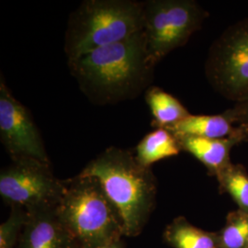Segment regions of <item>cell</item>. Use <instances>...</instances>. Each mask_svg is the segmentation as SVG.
Returning a JSON list of instances; mask_svg holds the SVG:
<instances>
[{
  "mask_svg": "<svg viewBox=\"0 0 248 248\" xmlns=\"http://www.w3.org/2000/svg\"><path fill=\"white\" fill-rule=\"evenodd\" d=\"M80 89L98 105L138 97L151 87L155 64L143 31L123 42L106 45L68 61Z\"/></svg>",
  "mask_w": 248,
  "mask_h": 248,
  "instance_id": "1",
  "label": "cell"
},
{
  "mask_svg": "<svg viewBox=\"0 0 248 248\" xmlns=\"http://www.w3.org/2000/svg\"><path fill=\"white\" fill-rule=\"evenodd\" d=\"M96 177L124 222V235L142 232L155 206L157 183L152 168L142 166L133 152L110 146L80 172Z\"/></svg>",
  "mask_w": 248,
  "mask_h": 248,
  "instance_id": "2",
  "label": "cell"
},
{
  "mask_svg": "<svg viewBox=\"0 0 248 248\" xmlns=\"http://www.w3.org/2000/svg\"><path fill=\"white\" fill-rule=\"evenodd\" d=\"M56 213L76 248H95L122 239L124 222L96 177L78 174L63 180Z\"/></svg>",
  "mask_w": 248,
  "mask_h": 248,
  "instance_id": "3",
  "label": "cell"
},
{
  "mask_svg": "<svg viewBox=\"0 0 248 248\" xmlns=\"http://www.w3.org/2000/svg\"><path fill=\"white\" fill-rule=\"evenodd\" d=\"M143 31V2L87 0L69 17L64 38L68 61Z\"/></svg>",
  "mask_w": 248,
  "mask_h": 248,
  "instance_id": "4",
  "label": "cell"
},
{
  "mask_svg": "<svg viewBox=\"0 0 248 248\" xmlns=\"http://www.w3.org/2000/svg\"><path fill=\"white\" fill-rule=\"evenodd\" d=\"M209 17L194 0H148L143 2V33L155 65L186 45Z\"/></svg>",
  "mask_w": 248,
  "mask_h": 248,
  "instance_id": "5",
  "label": "cell"
},
{
  "mask_svg": "<svg viewBox=\"0 0 248 248\" xmlns=\"http://www.w3.org/2000/svg\"><path fill=\"white\" fill-rule=\"evenodd\" d=\"M205 74L222 97L239 103L248 99V18L228 27L210 47Z\"/></svg>",
  "mask_w": 248,
  "mask_h": 248,
  "instance_id": "6",
  "label": "cell"
},
{
  "mask_svg": "<svg viewBox=\"0 0 248 248\" xmlns=\"http://www.w3.org/2000/svg\"><path fill=\"white\" fill-rule=\"evenodd\" d=\"M63 180L54 176L50 163L33 158L11 160L0 172V195L9 207L27 212L56 207Z\"/></svg>",
  "mask_w": 248,
  "mask_h": 248,
  "instance_id": "7",
  "label": "cell"
},
{
  "mask_svg": "<svg viewBox=\"0 0 248 248\" xmlns=\"http://www.w3.org/2000/svg\"><path fill=\"white\" fill-rule=\"evenodd\" d=\"M0 140L11 160L33 158L50 163L33 118L0 78Z\"/></svg>",
  "mask_w": 248,
  "mask_h": 248,
  "instance_id": "8",
  "label": "cell"
},
{
  "mask_svg": "<svg viewBox=\"0 0 248 248\" xmlns=\"http://www.w3.org/2000/svg\"><path fill=\"white\" fill-rule=\"evenodd\" d=\"M27 213L16 248H76L70 233L57 216L56 207Z\"/></svg>",
  "mask_w": 248,
  "mask_h": 248,
  "instance_id": "9",
  "label": "cell"
},
{
  "mask_svg": "<svg viewBox=\"0 0 248 248\" xmlns=\"http://www.w3.org/2000/svg\"><path fill=\"white\" fill-rule=\"evenodd\" d=\"M181 151L193 155L203 164L209 175L217 177L230 165V153L232 147L247 141L248 133L243 128L241 132L223 139H208L191 136L177 137Z\"/></svg>",
  "mask_w": 248,
  "mask_h": 248,
  "instance_id": "10",
  "label": "cell"
},
{
  "mask_svg": "<svg viewBox=\"0 0 248 248\" xmlns=\"http://www.w3.org/2000/svg\"><path fill=\"white\" fill-rule=\"evenodd\" d=\"M176 137L191 136L208 139H223L240 133L242 128L233 126L223 113L221 115L187 116L177 124L166 128Z\"/></svg>",
  "mask_w": 248,
  "mask_h": 248,
  "instance_id": "11",
  "label": "cell"
},
{
  "mask_svg": "<svg viewBox=\"0 0 248 248\" xmlns=\"http://www.w3.org/2000/svg\"><path fill=\"white\" fill-rule=\"evenodd\" d=\"M181 152L177 138L166 128H155L146 134L135 147V157L146 168L153 164L176 156Z\"/></svg>",
  "mask_w": 248,
  "mask_h": 248,
  "instance_id": "12",
  "label": "cell"
},
{
  "mask_svg": "<svg viewBox=\"0 0 248 248\" xmlns=\"http://www.w3.org/2000/svg\"><path fill=\"white\" fill-rule=\"evenodd\" d=\"M164 239L173 248H219L217 232L200 229L183 216L169 223L164 232Z\"/></svg>",
  "mask_w": 248,
  "mask_h": 248,
  "instance_id": "13",
  "label": "cell"
},
{
  "mask_svg": "<svg viewBox=\"0 0 248 248\" xmlns=\"http://www.w3.org/2000/svg\"><path fill=\"white\" fill-rule=\"evenodd\" d=\"M144 97L154 118L152 124L155 128H169L190 115L177 98L160 88L151 86Z\"/></svg>",
  "mask_w": 248,
  "mask_h": 248,
  "instance_id": "14",
  "label": "cell"
},
{
  "mask_svg": "<svg viewBox=\"0 0 248 248\" xmlns=\"http://www.w3.org/2000/svg\"><path fill=\"white\" fill-rule=\"evenodd\" d=\"M216 178L220 191L229 194L238 210L248 213V173L243 166L231 163Z\"/></svg>",
  "mask_w": 248,
  "mask_h": 248,
  "instance_id": "15",
  "label": "cell"
},
{
  "mask_svg": "<svg viewBox=\"0 0 248 248\" xmlns=\"http://www.w3.org/2000/svg\"><path fill=\"white\" fill-rule=\"evenodd\" d=\"M218 232L219 248H246L248 242V213L231 212Z\"/></svg>",
  "mask_w": 248,
  "mask_h": 248,
  "instance_id": "16",
  "label": "cell"
},
{
  "mask_svg": "<svg viewBox=\"0 0 248 248\" xmlns=\"http://www.w3.org/2000/svg\"><path fill=\"white\" fill-rule=\"evenodd\" d=\"M28 213L19 207H11L6 222L0 225V248H16L26 223Z\"/></svg>",
  "mask_w": 248,
  "mask_h": 248,
  "instance_id": "17",
  "label": "cell"
},
{
  "mask_svg": "<svg viewBox=\"0 0 248 248\" xmlns=\"http://www.w3.org/2000/svg\"><path fill=\"white\" fill-rule=\"evenodd\" d=\"M223 114L231 123L236 124L248 133V99L243 102L235 103L232 108L227 109Z\"/></svg>",
  "mask_w": 248,
  "mask_h": 248,
  "instance_id": "18",
  "label": "cell"
},
{
  "mask_svg": "<svg viewBox=\"0 0 248 248\" xmlns=\"http://www.w3.org/2000/svg\"><path fill=\"white\" fill-rule=\"evenodd\" d=\"M95 248H125V245H124V241L123 239L117 240L114 242H111L109 244H107L104 246L101 247H98Z\"/></svg>",
  "mask_w": 248,
  "mask_h": 248,
  "instance_id": "19",
  "label": "cell"
},
{
  "mask_svg": "<svg viewBox=\"0 0 248 248\" xmlns=\"http://www.w3.org/2000/svg\"><path fill=\"white\" fill-rule=\"evenodd\" d=\"M246 248H248V245H247V247H246Z\"/></svg>",
  "mask_w": 248,
  "mask_h": 248,
  "instance_id": "20",
  "label": "cell"
}]
</instances>
